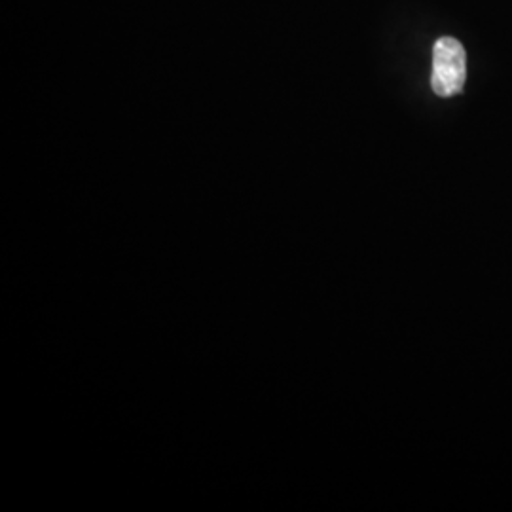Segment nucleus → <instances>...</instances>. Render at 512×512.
I'll use <instances>...</instances> for the list:
<instances>
[{
	"instance_id": "1",
	"label": "nucleus",
	"mask_w": 512,
	"mask_h": 512,
	"mask_svg": "<svg viewBox=\"0 0 512 512\" xmlns=\"http://www.w3.org/2000/svg\"><path fill=\"white\" fill-rule=\"evenodd\" d=\"M467 80V54L461 42L442 37L433 46L431 88L439 97H454L463 92Z\"/></svg>"
}]
</instances>
